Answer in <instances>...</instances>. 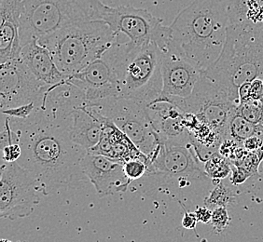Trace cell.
<instances>
[{
  "instance_id": "obj_28",
  "label": "cell",
  "mask_w": 263,
  "mask_h": 242,
  "mask_svg": "<svg viewBox=\"0 0 263 242\" xmlns=\"http://www.w3.org/2000/svg\"><path fill=\"white\" fill-rule=\"evenodd\" d=\"M37 107H40L39 104L36 102H33V103L27 104V105H25V106H18V107H14V108L1 110V114L6 115V116L11 117V118L26 119L27 117H29L36 110Z\"/></svg>"
},
{
  "instance_id": "obj_18",
  "label": "cell",
  "mask_w": 263,
  "mask_h": 242,
  "mask_svg": "<svg viewBox=\"0 0 263 242\" xmlns=\"http://www.w3.org/2000/svg\"><path fill=\"white\" fill-rule=\"evenodd\" d=\"M86 104L85 93L67 78L46 91L40 108L47 110L55 117L67 119Z\"/></svg>"
},
{
  "instance_id": "obj_31",
  "label": "cell",
  "mask_w": 263,
  "mask_h": 242,
  "mask_svg": "<svg viewBox=\"0 0 263 242\" xmlns=\"http://www.w3.org/2000/svg\"><path fill=\"white\" fill-rule=\"evenodd\" d=\"M243 147L248 152L257 151L258 149L262 148L263 142L260 139H258V137L253 135L243 142Z\"/></svg>"
},
{
  "instance_id": "obj_25",
  "label": "cell",
  "mask_w": 263,
  "mask_h": 242,
  "mask_svg": "<svg viewBox=\"0 0 263 242\" xmlns=\"http://www.w3.org/2000/svg\"><path fill=\"white\" fill-rule=\"evenodd\" d=\"M148 160L142 158H133L124 162L123 170L125 175L132 182L139 180L148 172Z\"/></svg>"
},
{
  "instance_id": "obj_4",
  "label": "cell",
  "mask_w": 263,
  "mask_h": 242,
  "mask_svg": "<svg viewBox=\"0 0 263 242\" xmlns=\"http://www.w3.org/2000/svg\"><path fill=\"white\" fill-rule=\"evenodd\" d=\"M21 46L37 42L62 29L89 21L105 20L108 7L100 0H15Z\"/></svg>"
},
{
  "instance_id": "obj_38",
  "label": "cell",
  "mask_w": 263,
  "mask_h": 242,
  "mask_svg": "<svg viewBox=\"0 0 263 242\" xmlns=\"http://www.w3.org/2000/svg\"><path fill=\"white\" fill-rule=\"evenodd\" d=\"M262 153H263V147H262ZM262 162H263V159H262Z\"/></svg>"
},
{
  "instance_id": "obj_24",
  "label": "cell",
  "mask_w": 263,
  "mask_h": 242,
  "mask_svg": "<svg viewBox=\"0 0 263 242\" xmlns=\"http://www.w3.org/2000/svg\"><path fill=\"white\" fill-rule=\"evenodd\" d=\"M237 111L243 118L254 125L263 122V104L259 101H251L241 104L237 107Z\"/></svg>"
},
{
  "instance_id": "obj_9",
  "label": "cell",
  "mask_w": 263,
  "mask_h": 242,
  "mask_svg": "<svg viewBox=\"0 0 263 242\" xmlns=\"http://www.w3.org/2000/svg\"><path fill=\"white\" fill-rule=\"evenodd\" d=\"M41 189L31 172L17 162H2L0 178V216L26 218L41 200Z\"/></svg>"
},
{
  "instance_id": "obj_22",
  "label": "cell",
  "mask_w": 263,
  "mask_h": 242,
  "mask_svg": "<svg viewBox=\"0 0 263 242\" xmlns=\"http://www.w3.org/2000/svg\"><path fill=\"white\" fill-rule=\"evenodd\" d=\"M232 165L233 163L229 158L220 155L219 152H216L203 164V168L208 178L219 183L232 172Z\"/></svg>"
},
{
  "instance_id": "obj_33",
  "label": "cell",
  "mask_w": 263,
  "mask_h": 242,
  "mask_svg": "<svg viewBox=\"0 0 263 242\" xmlns=\"http://www.w3.org/2000/svg\"><path fill=\"white\" fill-rule=\"evenodd\" d=\"M197 224L198 220L195 215V212H187L185 210V213H184V217L182 219L183 227L186 229H190V230H195Z\"/></svg>"
},
{
  "instance_id": "obj_17",
  "label": "cell",
  "mask_w": 263,
  "mask_h": 242,
  "mask_svg": "<svg viewBox=\"0 0 263 242\" xmlns=\"http://www.w3.org/2000/svg\"><path fill=\"white\" fill-rule=\"evenodd\" d=\"M70 135L72 141L89 152L97 147L107 118L95 106L86 104L71 116Z\"/></svg>"
},
{
  "instance_id": "obj_35",
  "label": "cell",
  "mask_w": 263,
  "mask_h": 242,
  "mask_svg": "<svg viewBox=\"0 0 263 242\" xmlns=\"http://www.w3.org/2000/svg\"><path fill=\"white\" fill-rule=\"evenodd\" d=\"M262 79H255L251 81V89H250V95L251 99L254 101H258L259 100V95H260V91L262 88Z\"/></svg>"
},
{
  "instance_id": "obj_29",
  "label": "cell",
  "mask_w": 263,
  "mask_h": 242,
  "mask_svg": "<svg viewBox=\"0 0 263 242\" xmlns=\"http://www.w3.org/2000/svg\"><path fill=\"white\" fill-rule=\"evenodd\" d=\"M2 162H16L22 156V148L18 143H10L1 147Z\"/></svg>"
},
{
  "instance_id": "obj_2",
  "label": "cell",
  "mask_w": 263,
  "mask_h": 242,
  "mask_svg": "<svg viewBox=\"0 0 263 242\" xmlns=\"http://www.w3.org/2000/svg\"><path fill=\"white\" fill-rule=\"evenodd\" d=\"M228 0H194L172 25L170 43L203 72L218 60L230 26Z\"/></svg>"
},
{
  "instance_id": "obj_37",
  "label": "cell",
  "mask_w": 263,
  "mask_h": 242,
  "mask_svg": "<svg viewBox=\"0 0 263 242\" xmlns=\"http://www.w3.org/2000/svg\"><path fill=\"white\" fill-rule=\"evenodd\" d=\"M1 242H11V241H10V240H7V239H2V240H1Z\"/></svg>"
},
{
  "instance_id": "obj_8",
  "label": "cell",
  "mask_w": 263,
  "mask_h": 242,
  "mask_svg": "<svg viewBox=\"0 0 263 242\" xmlns=\"http://www.w3.org/2000/svg\"><path fill=\"white\" fill-rule=\"evenodd\" d=\"M167 99L183 111L194 114L199 120L217 131L223 140L228 138L229 122L238 106L206 76L201 75L190 97Z\"/></svg>"
},
{
  "instance_id": "obj_14",
  "label": "cell",
  "mask_w": 263,
  "mask_h": 242,
  "mask_svg": "<svg viewBox=\"0 0 263 242\" xmlns=\"http://www.w3.org/2000/svg\"><path fill=\"white\" fill-rule=\"evenodd\" d=\"M162 98H187L192 95L202 72L169 43L162 53Z\"/></svg>"
},
{
  "instance_id": "obj_36",
  "label": "cell",
  "mask_w": 263,
  "mask_h": 242,
  "mask_svg": "<svg viewBox=\"0 0 263 242\" xmlns=\"http://www.w3.org/2000/svg\"><path fill=\"white\" fill-rule=\"evenodd\" d=\"M259 102H261L263 104V84H262V88H261V91H260V95H259V100H258Z\"/></svg>"
},
{
  "instance_id": "obj_30",
  "label": "cell",
  "mask_w": 263,
  "mask_h": 242,
  "mask_svg": "<svg viewBox=\"0 0 263 242\" xmlns=\"http://www.w3.org/2000/svg\"><path fill=\"white\" fill-rule=\"evenodd\" d=\"M251 173L243 169V167L238 165H232V175H231V182L234 186H240L248 180L249 177H251Z\"/></svg>"
},
{
  "instance_id": "obj_26",
  "label": "cell",
  "mask_w": 263,
  "mask_h": 242,
  "mask_svg": "<svg viewBox=\"0 0 263 242\" xmlns=\"http://www.w3.org/2000/svg\"><path fill=\"white\" fill-rule=\"evenodd\" d=\"M232 218L226 207L215 208L212 210L211 226L217 233H221L230 226Z\"/></svg>"
},
{
  "instance_id": "obj_11",
  "label": "cell",
  "mask_w": 263,
  "mask_h": 242,
  "mask_svg": "<svg viewBox=\"0 0 263 242\" xmlns=\"http://www.w3.org/2000/svg\"><path fill=\"white\" fill-rule=\"evenodd\" d=\"M147 165L148 172L177 179L181 187L189 184L191 179L205 180L208 178L193 144L161 143L157 150L148 157Z\"/></svg>"
},
{
  "instance_id": "obj_34",
  "label": "cell",
  "mask_w": 263,
  "mask_h": 242,
  "mask_svg": "<svg viewBox=\"0 0 263 242\" xmlns=\"http://www.w3.org/2000/svg\"><path fill=\"white\" fill-rule=\"evenodd\" d=\"M250 89H251V82L243 83V85L239 88L238 95H239L240 105L252 100L250 95Z\"/></svg>"
},
{
  "instance_id": "obj_10",
  "label": "cell",
  "mask_w": 263,
  "mask_h": 242,
  "mask_svg": "<svg viewBox=\"0 0 263 242\" xmlns=\"http://www.w3.org/2000/svg\"><path fill=\"white\" fill-rule=\"evenodd\" d=\"M104 21L116 35H126L135 45L155 43L165 51L171 41L170 27L163 26L162 19L144 9L130 6L108 7Z\"/></svg>"
},
{
  "instance_id": "obj_16",
  "label": "cell",
  "mask_w": 263,
  "mask_h": 242,
  "mask_svg": "<svg viewBox=\"0 0 263 242\" xmlns=\"http://www.w3.org/2000/svg\"><path fill=\"white\" fill-rule=\"evenodd\" d=\"M20 59L35 78L46 86H55L69 77L58 68L51 51L36 41L23 46Z\"/></svg>"
},
{
  "instance_id": "obj_23",
  "label": "cell",
  "mask_w": 263,
  "mask_h": 242,
  "mask_svg": "<svg viewBox=\"0 0 263 242\" xmlns=\"http://www.w3.org/2000/svg\"><path fill=\"white\" fill-rule=\"evenodd\" d=\"M235 195L230 187L225 186L222 182L218 183L212 191L210 192L205 200L204 206L214 210L215 208L228 207L235 202Z\"/></svg>"
},
{
  "instance_id": "obj_6",
  "label": "cell",
  "mask_w": 263,
  "mask_h": 242,
  "mask_svg": "<svg viewBox=\"0 0 263 242\" xmlns=\"http://www.w3.org/2000/svg\"><path fill=\"white\" fill-rule=\"evenodd\" d=\"M120 41L106 21H89L68 26L39 42L51 51L62 73L71 76L101 58Z\"/></svg>"
},
{
  "instance_id": "obj_1",
  "label": "cell",
  "mask_w": 263,
  "mask_h": 242,
  "mask_svg": "<svg viewBox=\"0 0 263 242\" xmlns=\"http://www.w3.org/2000/svg\"><path fill=\"white\" fill-rule=\"evenodd\" d=\"M8 118L12 141L22 148L16 162L33 174L41 193L49 195L85 177L81 164L88 151L72 141L71 117L58 118L37 107L26 119Z\"/></svg>"
},
{
  "instance_id": "obj_19",
  "label": "cell",
  "mask_w": 263,
  "mask_h": 242,
  "mask_svg": "<svg viewBox=\"0 0 263 242\" xmlns=\"http://www.w3.org/2000/svg\"><path fill=\"white\" fill-rule=\"evenodd\" d=\"M0 60L1 64L20 58V32L15 0H0Z\"/></svg>"
},
{
  "instance_id": "obj_20",
  "label": "cell",
  "mask_w": 263,
  "mask_h": 242,
  "mask_svg": "<svg viewBox=\"0 0 263 242\" xmlns=\"http://www.w3.org/2000/svg\"><path fill=\"white\" fill-rule=\"evenodd\" d=\"M227 12L230 25H240L248 21L254 24L263 22L258 0H228Z\"/></svg>"
},
{
  "instance_id": "obj_3",
  "label": "cell",
  "mask_w": 263,
  "mask_h": 242,
  "mask_svg": "<svg viewBox=\"0 0 263 242\" xmlns=\"http://www.w3.org/2000/svg\"><path fill=\"white\" fill-rule=\"evenodd\" d=\"M202 74L239 106V88L255 79L263 80V23L230 25L218 60Z\"/></svg>"
},
{
  "instance_id": "obj_7",
  "label": "cell",
  "mask_w": 263,
  "mask_h": 242,
  "mask_svg": "<svg viewBox=\"0 0 263 242\" xmlns=\"http://www.w3.org/2000/svg\"><path fill=\"white\" fill-rule=\"evenodd\" d=\"M126 135L132 143L147 156L161 145L160 138L152 127L147 106L125 98H110L97 103H87Z\"/></svg>"
},
{
  "instance_id": "obj_15",
  "label": "cell",
  "mask_w": 263,
  "mask_h": 242,
  "mask_svg": "<svg viewBox=\"0 0 263 242\" xmlns=\"http://www.w3.org/2000/svg\"><path fill=\"white\" fill-rule=\"evenodd\" d=\"M124 162L88 152L81 162V171L96 188L99 197L125 192L131 184L123 170Z\"/></svg>"
},
{
  "instance_id": "obj_5",
  "label": "cell",
  "mask_w": 263,
  "mask_h": 242,
  "mask_svg": "<svg viewBox=\"0 0 263 242\" xmlns=\"http://www.w3.org/2000/svg\"><path fill=\"white\" fill-rule=\"evenodd\" d=\"M109 52L119 77L120 98L147 106L161 97L163 51L157 44L135 45L118 41Z\"/></svg>"
},
{
  "instance_id": "obj_12",
  "label": "cell",
  "mask_w": 263,
  "mask_h": 242,
  "mask_svg": "<svg viewBox=\"0 0 263 242\" xmlns=\"http://www.w3.org/2000/svg\"><path fill=\"white\" fill-rule=\"evenodd\" d=\"M50 87L42 84L28 70L20 58L1 64L0 106L1 110L36 102L41 106Z\"/></svg>"
},
{
  "instance_id": "obj_21",
  "label": "cell",
  "mask_w": 263,
  "mask_h": 242,
  "mask_svg": "<svg viewBox=\"0 0 263 242\" xmlns=\"http://www.w3.org/2000/svg\"><path fill=\"white\" fill-rule=\"evenodd\" d=\"M238 107V106H237ZM256 125L250 123L239 114L237 108L230 119L228 126V138L243 145L249 137L255 135Z\"/></svg>"
},
{
  "instance_id": "obj_32",
  "label": "cell",
  "mask_w": 263,
  "mask_h": 242,
  "mask_svg": "<svg viewBox=\"0 0 263 242\" xmlns=\"http://www.w3.org/2000/svg\"><path fill=\"white\" fill-rule=\"evenodd\" d=\"M195 215L197 218L198 222L202 223V224H208L211 222L212 218V210L203 206V207H198L197 210L195 211Z\"/></svg>"
},
{
  "instance_id": "obj_27",
  "label": "cell",
  "mask_w": 263,
  "mask_h": 242,
  "mask_svg": "<svg viewBox=\"0 0 263 242\" xmlns=\"http://www.w3.org/2000/svg\"><path fill=\"white\" fill-rule=\"evenodd\" d=\"M263 153L262 148L258 149L257 151L248 152L247 156L243 157L240 162H238L234 165L243 167L251 175H256L258 172V166L260 162H262Z\"/></svg>"
},
{
  "instance_id": "obj_13",
  "label": "cell",
  "mask_w": 263,
  "mask_h": 242,
  "mask_svg": "<svg viewBox=\"0 0 263 242\" xmlns=\"http://www.w3.org/2000/svg\"><path fill=\"white\" fill-rule=\"evenodd\" d=\"M68 81L85 93L87 103L120 98L121 95L119 77L109 50L101 58L69 76Z\"/></svg>"
}]
</instances>
